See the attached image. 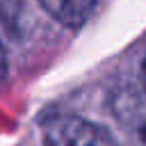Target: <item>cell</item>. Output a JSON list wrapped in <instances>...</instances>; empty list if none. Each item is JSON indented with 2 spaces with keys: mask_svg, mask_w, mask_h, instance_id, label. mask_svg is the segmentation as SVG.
Here are the masks:
<instances>
[{
  "mask_svg": "<svg viewBox=\"0 0 146 146\" xmlns=\"http://www.w3.org/2000/svg\"><path fill=\"white\" fill-rule=\"evenodd\" d=\"M141 71H144V87H146V59H144V68Z\"/></svg>",
  "mask_w": 146,
  "mask_h": 146,
  "instance_id": "277c9868",
  "label": "cell"
},
{
  "mask_svg": "<svg viewBox=\"0 0 146 146\" xmlns=\"http://www.w3.org/2000/svg\"><path fill=\"white\" fill-rule=\"evenodd\" d=\"M5 68H7V62H5V50H2V43H0V75L5 73Z\"/></svg>",
  "mask_w": 146,
  "mask_h": 146,
  "instance_id": "3957f363",
  "label": "cell"
},
{
  "mask_svg": "<svg viewBox=\"0 0 146 146\" xmlns=\"http://www.w3.org/2000/svg\"><path fill=\"white\" fill-rule=\"evenodd\" d=\"M50 18L64 27H80L94 14L98 0H39Z\"/></svg>",
  "mask_w": 146,
  "mask_h": 146,
  "instance_id": "7a4b0ae2",
  "label": "cell"
},
{
  "mask_svg": "<svg viewBox=\"0 0 146 146\" xmlns=\"http://www.w3.org/2000/svg\"><path fill=\"white\" fill-rule=\"evenodd\" d=\"M141 139H144V144H146V128L141 130Z\"/></svg>",
  "mask_w": 146,
  "mask_h": 146,
  "instance_id": "5b68a950",
  "label": "cell"
},
{
  "mask_svg": "<svg viewBox=\"0 0 146 146\" xmlns=\"http://www.w3.org/2000/svg\"><path fill=\"white\" fill-rule=\"evenodd\" d=\"M43 146H119V141L98 123L82 116L57 114L43 123Z\"/></svg>",
  "mask_w": 146,
  "mask_h": 146,
  "instance_id": "6da1fadb",
  "label": "cell"
}]
</instances>
